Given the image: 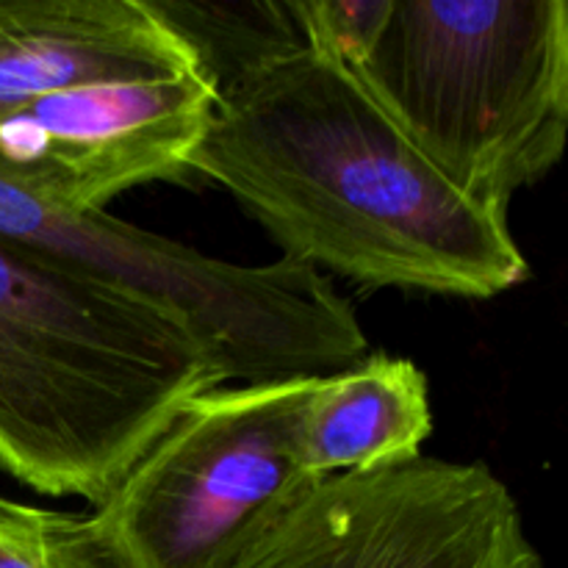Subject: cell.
Segmentation results:
<instances>
[{
	"mask_svg": "<svg viewBox=\"0 0 568 568\" xmlns=\"http://www.w3.org/2000/svg\"><path fill=\"white\" fill-rule=\"evenodd\" d=\"M189 172L227 189L283 258L322 275L466 300L530 277L508 211L458 192L347 67L300 42L220 75Z\"/></svg>",
	"mask_w": 568,
	"mask_h": 568,
	"instance_id": "1",
	"label": "cell"
},
{
	"mask_svg": "<svg viewBox=\"0 0 568 568\" xmlns=\"http://www.w3.org/2000/svg\"><path fill=\"white\" fill-rule=\"evenodd\" d=\"M211 349L159 305L0 239V469L98 508L200 394Z\"/></svg>",
	"mask_w": 568,
	"mask_h": 568,
	"instance_id": "2",
	"label": "cell"
},
{
	"mask_svg": "<svg viewBox=\"0 0 568 568\" xmlns=\"http://www.w3.org/2000/svg\"><path fill=\"white\" fill-rule=\"evenodd\" d=\"M349 72L458 192L488 209L508 211L566 150L564 0H386Z\"/></svg>",
	"mask_w": 568,
	"mask_h": 568,
	"instance_id": "3",
	"label": "cell"
},
{
	"mask_svg": "<svg viewBox=\"0 0 568 568\" xmlns=\"http://www.w3.org/2000/svg\"><path fill=\"white\" fill-rule=\"evenodd\" d=\"M0 239L59 258L178 316L227 381L336 375L369 355L353 303L300 261L247 266L114 220L48 205L0 181Z\"/></svg>",
	"mask_w": 568,
	"mask_h": 568,
	"instance_id": "4",
	"label": "cell"
},
{
	"mask_svg": "<svg viewBox=\"0 0 568 568\" xmlns=\"http://www.w3.org/2000/svg\"><path fill=\"white\" fill-rule=\"evenodd\" d=\"M320 377L194 397L89 514L114 568H214L250 527L311 486L294 433Z\"/></svg>",
	"mask_w": 568,
	"mask_h": 568,
	"instance_id": "5",
	"label": "cell"
},
{
	"mask_svg": "<svg viewBox=\"0 0 568 568\" xmlns=\"http://www.w3.org/2000/svg\"><path fill=\"white\" fill-rule=\"evenodd\" d=\"M214 568H544L486 464L419 458L314 480Z\"/></svg>",
	"mask_w": 568,
	"mask_h": 568,
	"instance_id": "6",
	"label": "cell"
},
{
	"mask_svg": "<svg viewBox=\"0 0 568 568\" xmlns=\"http://www.w3.org/2000/svg\"><path fill=\"white\" fill-rule=\"evenodd\" d=\"M216 98L211 67L44 94L0 120V181L75 214L105 211L128 189L189 175Z\"/></svg>",
	"mask_w": 568,
	"mask_h": 568,
	"instance_id": "7",
	"label": "cell"
},
{
	"mask_svg": "<svg viewBox=\"0 0 568 568\" xmlns=\"http://www.w3.org/2000/svg\"><path fill=\"white\" fill-rule=\"evenodd\" d=\"M205 67L194 39L153 0H0V120L83 83Z\"/></svg>",
	"mask_w": 568,
	"mask_h": 568,
	"instance_id": "8",
	"label": "cell"
},
{
	"mask_svg": "<svg viewBox=\"0 0 568 568\" xmlns=\"http://www.w3.org/2000/svg\"><path fill=\"white\" fill-rule=\"evenodd\" d=\"M433 433L427 377L410 358L375 353L322 375L294 433V458L308 480L372 471L422 455Z\"/></svg>",
	"mask_w": 568,
	"mask_h": 568,
	"instance_id": "9",
	"label": "cell"
},
{
	"mask_svg": "<svg viewBox=\"0 0 568 568\" xmlns=\"http://www.w3.org/2000/svg\"><path fill=\"white\" fill-rule=\"evenodd\" d=\"M0 568H114L89 516L0 497Z\"/></svg>",
	"mask_w": 568,
	"mask_h": 568,
	"instance_id": "10",
	"label": "cell"
}]
</instances>
